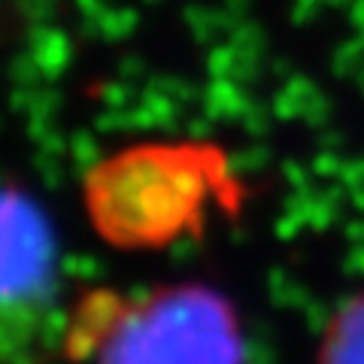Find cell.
<instances>
[{
    "label": "cell",
    "instance_id": "cell-2",
    "mask_svg": "<svg viewBox=\"0 0 364 364\" xmlns=\"http://www.w3.org/2000/svg\"><path fill=\"white\" fill-rule=\"evenodd\" d=\"M61 328L52 228L25 191L0 188V364H46Z\"/></svg>",
    "mask_w": 364,
    "mask_h": 364
},
{
    "label": "cell",
    "instance_id": "cell-1",
    "mask_svg": "<svg viewBox=\"0 0 364 364\" xmlns=\"http://www.w3.org/2000/svg\"><path fill=\"white\" fill-rule=\"evenodd\" d=\"M85 352L95 364H240V328L219 294L167 289L119 304Z\"/></svg>",
    "mask_w": 364,
    "mask_h": 364
},
{
    "label": "cell",
    "instance_id": "cell-3",
    "mask_svg": "<svg viewBox=\"0 0 364 364\" xmlns=\"http://www.w3.org/2000/svg\"><path fill=\"white\" fill-rule=\"evenodd\" d=\"M331 364H364V304L346 313L331 346Z\"/></svg>",
    "mask_w": 364,
    "mask_h": 364
}]
</instances>
